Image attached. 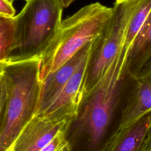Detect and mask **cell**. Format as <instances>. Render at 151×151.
<instances>
[{
	"label": "cell",
	"mask_w": 151,
	"mask_h": 151,
	"mask_svg": "<svg viewBox=\"0 0 151 151\" xmlns=\"http://www.w3.org/2000/svg\"><path fill=\"white\" fill-rule=\"evenodd\" d=\"M121 48L101 79L83 96L65 134L70 151H103L117 130L132 78Z\"/></svg>",
	"instance_id": "6da1fadb"
},
{
	"label": "cell",
	"mask_w": 151,
	"mask_h": 151,
	"mask_svg": "<svg viewBox=\"0 0 151 151\" xmlns=\"http://www.w3.org/2000/svg\"><path fill=\"white\" fill-rule=\"evenodd\" d=\"M40 59L0 64L6 91L0 126V151H9L16 138L38 110L42 83Z\"/></svg>",
	"instance_id": "7a4b0ae2"
},
{
	"label": "cell",
	"mask_w": 151,
	"mask_h": 151,
	"mask_svg": "<svg viewBox=\"0 0 151 151\" xmlns=\"http://www.w3.org/2000/svg\"><path fill=\"white\" fill-rule=\"evenodd\" d=\"M60 0H28L14 17L15 48L8 61L41 59L62 21Z\"/></svg>",
	"instance_id": "3957f363"
},
{
	"label": "cell",
	"mask_w": 151,
	"mask_h": 151,
	"mask_svg": "<svg viewBox=\"0 0 151 151\" xmlns=\"http://www.w3.org/2000/svg\"><path fill=\"white\" fill-rule=\"evenodd\" d=\"M112 8L99 2L83 6L61 21L58 31L40 60L42 81L97 35Z\"/></svg>",
	"instance_id": "277c9868"
},
{
	"label": "cell",
	"mask_w": 151,
	"mask_h": 151,
	"mask_svg": "<svg viewBox=\"0 0 151 151\" xmlns=\"http://www.w3.org/2000/svg\"><path fill=\"white\" fill-rule=\"evenodd\" d=\"M141 0H115L111 13L91 41L84 73V92L102 77L121 50L129 21Z\"/></svg>",
	"instance_id": "5b68a950"
},
{
	"label": "cell",
	"mask_w": 151,
	"mask_h": 151,
	"mask_svg": "<svg viewBox=\"0 0 151 151\" xmlns=\"http://www.w3.org/2000/svg\"><path fill=\"white\" fill-rule=\"evenodd\" d=\"M72 118L36 113L21 130L9 151H39L60 130H67Z\"/></svg>",
	"instance_id": "8992f818"
},
{
	"label": "cell",
	"mask_w": 151,
	"mask_h": 151,
	"mask_svg": "<svg viewBox=\"0 0 151 151\" xmlns=\"http://www.w3.org/2000/svg\"><path fill=\"white\" fill-rule=\"evenodd\" d=\"M151 68L143 71L129 84L119 127H127L150 112ZM118 127V128H119Z\"/></svg>",
	"instance_id": "52a82bcc"
},
{
	"label": "cell",
	"mask_w": 151,
	"mask_h": 151,
	"mask_svg": "<svg viewBox=\"0 0 151 151\" xmlns=\"http://www.w3.org/2000/svg\"><path fill=\"white\" fill-rule=\"evenodd\" d=\"M87 56L88 54L82 60L60 94L41 114H55L74 118L84 93V73Z\"/></svg>",
	"instance_id": "ba28073f"
},
{
	"label": "cell",
	"mask_w": 151,
	"mask_h": 151,
	"mask_svg": "<svg viewBox=\"0 0 151 151\" xmlns=\"http://www.w3.org/2000/svg\"><path fill=\"white\" fill-rule=\"evenodd\" d=\"M91 44V41L86 44L69 60L41 81L40 104L36 113L43 112L58 96L82 60L88 54Z\"/></svg>",
	"instance_id": "9c48e42d"
},
{
	"label": "cell",
	"mask_w": 151,
	"mask_h": 151,
	"mask_svg": "<svg viewBox=\"0 0 151 151\" xmlns=\"http://www.w3.org/2000/svg\"><path fill=\"white\" fill-rule=\"evenodd\" d=\"M150 112L133 124L119 127L111 136L103 151H141L146 140L151 136Z\"/></svg>",
	"instance_id": "30bf717a"
},
{
	"label": "cell",
	"mask_w": 151,
	"mask_h": 151,
	"mask_svg": "<svg viewBox=\"0 0 151 151\" xmlns=\"http://www.w3.org/2000/svg\"><path fill=\"white\" fill-rule=\"evenodd\" d=\"M125 68L131 78L151 68V13L127 51Z\"/></svg>",
	"instance_id": "8fae6325"
},
{
	"label": "cell",
	"mask_w": 151,
	"mask_h": 151,
	"mask_svg": "<svg viewBox=\"0 0 151 151\" xmlns=\"http://www.w3.org/2000/svg\"><path fill=\"white\" fill-rule=\"evenodd\" d=\"M151 13V0H141L134 11L127 26L122 48L127 50Z\"/></svg>",
	"instance_id": "7c38bea8"
},
{
	"label": "cell",
	"mask_w": 151,
	"mask_h": 151,
	"mask_svg": "<svg viewBox=\"0 0 151 151\" xmlns=\"http://www.w3.org/2000/svg\"><path fill=\"white\" fill-rule=\"evenodd\" d=\"M15 48L14 17L0 19V64L8 62Z\"/></svg>",
	"instance_id": "4fadbf2b"
},
{
	"label": "cell",
	"mask_w": 151,
	"mask_h": 151,
	"mask_svg": "<svg viewBox=\"0 0 151 151\" xmlns=\"http://www.w3.org/2000/svg\"><path fill=\"white\" fill-rule=\"evenodd\" d=\"M66 130H59L55 136L39 151H70V146L65 137Z\"/></svg>",
	"instance_id": "5bb4252c"
},
{
	"label": "cell",
	"mask_w": 151,
	"mask_h": 151,
	"mask_svg": "<svg viewBox=\"0 0 151 151\" xmlns=\"http://www.w3.org/2000/svg\"><path fill=\"white\" fill-rule=\"evenodd\" d=\"M15 9L11 0H0V15L5 18L15 16Z\"/></svg>",
	"instance_id": "9a60e30c"
},
{
	"label": "cell",
	"mask_w": 151,
	"mask_h": 151,
	"mask_svg": "<svg viewBox=\"0 0 151 151\" xmlns=\"http://www.w3.org/2000/svg\"><path fill=\"white\" fill-rule=\"evenodd\" d=\"M6 98V91L4 80L2 74L0 73V126L2 119L5 102Z\"/></svg>",
	"instance_id": "2e32d148"
},
{
	"label": "cell",
	"mask_w": 151,
	"mask_h": 151,
	"mask_svg": "<svg viewBox=\"0 0 151 151\" xmlns=\"http://www.w3.org/2000/svg\"><path fill=\"white\" fill-rule=\"evenodd\" d=\"M141 151H151V136L146 140Z\"/></svg>",
	"instance_id": "e0dca14e"
},
{
	"label": "cell",
	"mask_w": 151,
	"mask_h": 151,
	"mask_svg": "<svg viewBox=\"0 0 151 151\" xmlns=\"http://www.w3.org/2000/svg\"><path fill=\"white\" fill-rule=\"evenodd\" d=\"M76 0H60L64 8H66L71 3H73Z\"/></svg>",
	"instance_id": "ac0fdd59"
},
{
	"label": "cell",
	"mask_w": 151,
	"mask_h": 151,
	"mask_svg": "<svg viewBox=\"0 0 151 151\" xmlns=\"http://www.w3.org/2000/svg\"><path fill=\"white\" fill-rule=\"evenodd\" d=\"M2 18H4V17H2V16H1V15H0V19H2Z\"/></svg>",
	"instance_id": "d6986e66"
},
{
	"label": "cell",
	"mask_w": 151,
	"mask_h": 151,
	"mask_svg": "<svg viewBox=\"0 0 151 151\" xmlns=\"http://www.w3.org/2000/svg\"><path fill=\"white\" fill-rule=\"evenodd\" d=\"M11 1H13V0H11ZM25 1H28V0H25Z\"/></svg>",
	"instance_id": "ffe728a7"
}]
</instances>
